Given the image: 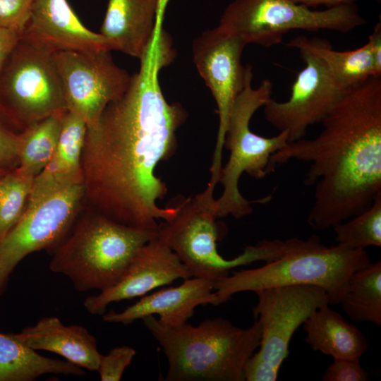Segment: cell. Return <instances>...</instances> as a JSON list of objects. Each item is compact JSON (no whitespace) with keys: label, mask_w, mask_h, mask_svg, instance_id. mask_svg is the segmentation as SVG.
<instances>
[{"label":"cell","mask_w":381,"mask_h":381,"mask_svg":"<svg viewBox=\"0 0 381 381\" xmlns=\"http://www.w3.org/2000/svg\"><path fill=\"white\" fill-rule=\"evenodd\" d=\"M35 178L20 172L17 167L0 179V240L23 216Z\"/></svg>","instance_id":"27"},{"label":"cell","mask_w":381,"mask_h":381,"mask_svg":"<svg viewBox=\"0 0 381 381\" xmlns=\"http://www.w3.org/2000/svg\"><path fill=\"white\" fill-rule=\"evenodd\" d=\"M332 229L337 244L351 249L381 247V193L363 212Z\"/></svg>","instance_id":"26"},{"label":"cell","mask_w":381,"mask_h":381,"mask_svg":"<svg viewBox=\"0 0 381 381\" xmlns=\"http://www.w3.org/2000/svg\"><path fill=\"white\" fill-rule=\"evenodd\" d=\"M49 252V269L68 277L79 291L105 290L121 279L137 251L157 231L120 224L88 207Z\"/></svg>","instance_id":"5"},{"label":"cell","mask_w":381,"mask_h":381,"mask_svg":"<svg viewBox=\"0 0 381 381\" xmlns=\"http://www.w3.org/2000/svg\"><path fill=\"white\" fill-rule=\"evenodd\" d=\"M66 111L52 55L21 38L0 72V113L21 132Z\"/></svg>","instance_id":"9"},{"label":"cell","mask_w":381,"mask_h":381,"mask_svg":"<svg viewBox=\"0 0 381 381\" xmlns=\"http://www.w3.org/2000/svg\"><path fill=\"white\" fill-rule=\"evenodd\" d=\"M49 373L85 375L83 368L72 363L37 353L13 333L0 332V381H32Z\"/></svg>","instance_id":"22"},{"label":"cell","mask_w":381,"mask_h":381,"mask_svg":"<svg viewBox=\"0 0 381 381\" xmlns=\"http://www.w3.org/2000/svg\"><path fill=\"white\" fill-rule=\"evenodd\" d=\"M62 116L42 119L20 132V172L35 179L46 167L57 145Z\"/></svg>","instance_id":"25"},{"label":"cell","mask_w":381,"mask_h":381,"mask_svg":"<svg viewBox=\"0 0 381 381\" xmlns=\"http://www.w3.org/2000/svg\"><path fill=\"white\" fill-rule=\"evenodd\" d=\"M15 337L36 351L55 353L81 368L97 371L102 354L96 338L80 325H65L56 317H44L23 328Z\"/></svg>","instance_id":"19"},{"label":"cell","mask_w":381,"mask_h":381,"mask_svg":"<svg viewBox=\"0 0 381 381\" xmlns=\"http://www.w3.org/2000/svg\"><path fill=\"white\" fill-rule=\"evenodd\" d=\"M9 170H6V169H4L0 168V179Z\"/></svg>","instance_id":"37"},{"label":"cell","mask_w":381,"mask_h":381,"mask_svg":"<svg viewBox=\"0 0 381 381\" xmlns=\"http://www.w3.org/2000/svg\"><path fill=\"white\" fill-rule=\"evenodd\" d=\"M321 123L316 138L288 143L270 158L272 171L291 159L310 163L307 222L317 230L363 212L381 193V76L349 87Z\"/></svg>","instance_id":"2"},{"label":"cell","mask_w":381,"mask_h":381,"mask_svg":"<svg viewBox=\"0 0 381 381\" xmlns=\"http://www.w3.org/2000/svg\"><path fill=\"white\" fill-rule=\"evenodd\" d=\"M173 52L156 43L141 59L125 93L109 103L87 126L81 166L84 205L120 224L157 231V221L176 216L179 205H157L167 193L155 175L157 164L177 147L176 131L187 113L169 103L158 74L174 59Z\"/></svg>","instance_id":"1"},{"label":"cell","mask_w":381,"mask_h":381,"mask_svg":"<svg viewBox=\"0 0 381 381\" xmlns=\"http://www.w3.org/2000/svg\"><path fill=\"white\" fill-rule=\"evenodd\" d=\"M246 44L236 34L218 25L202 32L193 42L195 67L216 102L219 127L210 167L211 177L219 179L222 150L229 114L242 90L246 66L241 62Z\"/></svg>","instance_id":"12"},{"label":"cell","mask_w":381,"mask_h":381,"mask_svg":"<svg viewBox=\"0 0 381 381\" xmlns=\"http://www.w3.org/2000/svg\"><path fill=\"white\" fill-rule=\"evenodd\" d=\"M369 375L359 360L334 358L321 377L322 381H367Z\"/></svg>","instance_id":"31"},{"label":"cell","mask_w":381,"mask_h":381,"mask_svg":"<svg viewBox=\"0 0 381 381\" xmlns=\"http://www.w3.org/2000/svg\"><path fill=\"white\" fill-rule=\"evenodd\" d=\"M339 304L352 321L381 325L380 260L370 262L351 275Z\"/></svg>","instance_id":"24"},{"label":"cell","mask_w":381,"mask_h":381,"mask_svg":"<svg viewBox=\"0 0 381 381\" xmlns=\"http://www.w3.org/2000/svg\"><path fill=\"white\" fill-rule=\"evenodd\" d=\"M253 71L246 66L243 87L233 104L225 133L224 147L230 152L229 159L222 168L219 181L223 186L217 199L218 217L229 215L239 219L253 212L252 203L266 202L270 197L250 201L243 198L238 189V181L246 172L255 179H261L272 172L270 158L289 143L286 131L267 138L253 133L250 121L255 111L271 99L272 82L262 80L258 87H252Z\"/></svg>","instance_id":"7"},{"label":"cell","mask_w":381,"mask_h":381,"mask_svg":"<svg viewBox=\"0 0 381 381\" xmlns=\"http://www.w3.org/2000/svg\"><path fill=\"white\" fill-rule=\"evenodd\" d=\"M305 341L314 351L333 358L359 360L368 341L359 329L329 304L314 310L303 323Z\"/></svg>","instance_id":"21"},{"label":"cell","mask_w":381,"mask_h":381,"mask_svg":"<svg viewBox=\"0 0 381 381\" xmlns=\"http://www.w3.org/2000/svg\"><path fill=\"white\" fill-rule=\"evenodd\" d=\"M193 277L186 265L157 236L135 253L119 282L85 298L84 307L91 314L104 315L112 302L145 296L177 279Z\"/></svg>","instance_id":"15"},{"label":"cell","mask_w":381,"mask_h":381,"mask_svg":"<svg viewBox=\"0 0 381 381\" xmlns=\"http://www.w3.org/2000/svg\"><path fill=\"white\" fill-rule=\"evenodd\" d=\"M136 353L128 346L115 347L107 355H102L97 372L102 381H119L125 369L131 364Z\"/></svg>","instance_id":"28"},{"label":"cell","mask_w":381,"mask_h":381,"mask_svg":"<svg viewBox=\"0 0 381 381\" xmlns=\"http://www.w3.org/2000/svg\"><path fill=\"white\" fill-rule=\"evenodd\" d=\"M279 369L265 361L257 351L246 361L243 366L245 380L247 381H276Z\"/></svg>","instance_id":"32"},{"label":"cell","mask_w":381,"mask_h":381,"mask_svg":"<svg viewBox=\"0 0 381 381\" xmlns=\"http://www.w3.org/2000/svg\"><path fill=\"white\" fill-rule=\"evenodd\" d=\"M162 29L158 0H108L99 34L111 51L141 60Z\"/></svg>","instance_id":"18"},{"label":"cell","mask_w":381,"mask_h":381,"mask_svg":"<svg viewBox=\"0 0 381 381\" xmlns=\"http://www.w3.org/2000/svg\"><path fill=\"white\" fill-rule=\"evenodd\" d=\"M373 57L374 76H381V23L377 22L368 36Z\"/></svg>","instance_id":"34"},{"label":"cell","mask_w":381,"mask_h":381,"mask_svg":"<svg viewBox=\"0 0 381 381\" xmlns=\"http://www.w3.org/2000/svg\"><path fill=\"white\" fill-rule=\"evenodd\" d=\"M254 292L258 302L253 313L262 327L258 352L279 370L289 356L293 334L314 310L329 304L327 296L313 285L272 286Z\"/></svg>","instance_id":"14"},{"label":"cell","mask_w":381,"mask_h":381,"mask_svg":"<svg viewBox=\"0 0 381 381\" xmlns=\"http://www.w3.org/2000/svg\"><path fill=\"white\" fill-rule=\"evenodd\" d=\"M296 3L305 5L309 8L325 6L327 8L354 4L358 0H291Z\"/></svg>","instance_id":"35"},{"label":"cell","mask_w":381,"mask_h":381,"mask_svg":"<svg viewBox=\"0 0 381 381\" xmlns=\"http://www.w3.org/2000/svg\"><path fill=\"white\" fill-rule=\"evenodd\" d=\"M21 38V33L0 26V72Z\"/></svg>","instance_id":"33"},{"label":"cell","mask_w":381,"mask_h":381,"mask_svg":"<svg viewBox=\"0 0 381 381\" xmlns=\"http://www.w3.org/2000/svg\"><path fill=\"white\" fill-rule=\"evenodd\" d=\"M87 123L75 113L67 110L61 118V128L54 155L35 179L30 197L46 194L59 188L83 182L82 153Z\"/></svg>","instance_id":"20"},{"label":"cell","mask_w":381,"mask_h":381,"mask_svg":"<svg viewBox=\"0 0 381 381\" xmlns=\"http://www.w3.org/2000/svg\"><path fill=\"white\" fill-rule=\"evenodd\" d=\"M169 0H158V20L162 24L166 8Z\"/></svg>","instance_id":"36"},{"label":"cell","mask_w":381,"mask_h":381,"mask_svg":"<svg viewBox=\"0 0 381 381\" xmlns=\"http://www.w3.org/2000/svg\"><path fill=\"white\" fill-rule=\"evenodd\" d=\"M377 2H380L381 0H375Z\"/></svg>","instance_id":"38"},{"label":"cell","mask_w":381,"mask_h":381,"mask_svg":"<svg viewBox=\"0 0 381 381\" xmlns=\"http://www.w3.org/2000/svg\"><path fill=\"white\" fill-rule=\"evenodd\" d=\"M370 262L365 249L326 246L315 235L307 240L291 238L289 248L277 259L260 267L233 271L215 281L213 306L240 292L289 285L319 286L325 291L329 306L338 305L351 275Z\"/></svg>","instance_id":"4"},{"label":"cell","mask_w":381,"mask_h":381,"mask_svg":"<svg viewBox=\"0 0 381 381\" xmlns=\"http://www.w3.org/2000/svg\"><path fill=\"white\" fill-rule=\"evenodd\" d=\"M84 182L29 197L16 224L0 240V296L18 264L27 255L50 252L68 234L84 206Z\"/></svg>","instance_id":"10"},{"label":"cell","mask_w":381,"mask_h":381,"mask_svg":"<svg viewBox=\"0 0 381 381\" xmlns=\"http://www.w3.org/2000/svg\"><path fill=\"white\" fill-rule=\"evenodd\" d=\"M217 183L210 180L202 192L181 201L176 216L161 222L157 229V237L178 256L192 277L214 283L227 277L234 267L277 259L286 251L291 243L290 238L264 240L246 246L233 259L222 257L217 241L224 236L225 230L217 221V205L214 198Z\"/></svg>","instance_id":"6"},{"label":"cell","mask_w":381,"mask_h":381,"mask_svg":"<svg viewBox=\"0 0 381 381\" xmlns=\"http://www.w3.org/2000/svg\"><path fill=\"white\" fill-rule=\"evenodd\" d=\"M22 38L49 54L110 50L99 33L87 29L67 0H34Z\"/></svg>","instance_id":"16"},{"label":"cell","mask_w":381,"mask_h":381,"mask_svg":"<svg viewBox=\"0 0 381 381\" xmlns=\"http://www.w3.org/2000/svg\"><path fill=\"white\" fill-rule=\"evenodd\" d=\"M19 135L0 113V168L11 170L18 167Z\"/></svg>","instance_id":"30"},{"label":"cell","mask_w":381,"mask_h":381,"mask_svg":"<svg viewBox=\"0 0 381 381\" xmlns=\"http://www.w3.org/2000/svg\"><path fill=\"white\" fill-rule=\"evenodd\" d=\"M34 0H0V26L23 34Z\"/></svg>","instance_id":"29"},{"label":"cell","mask_w":381,"mask_h":381,"mask_svg":"<svg viewBox=\"0 0 381 381\" xmlns=\"http://www.w3.org/2000/svg\"><path fill=\"white\" fill-rule=\"evenodd\" d=\"M305 63L294 82L289 98H272L263 107L266 120L286 131L289 143L303 138L310 126L321 123L346 90L317 56L299 52Z\"/></svg>","instance_id":"13"},{"label":"cell","mask_w":381,"mask_h":381,"mask_svg":"<svg viewBox=\"0 0 381 381\" xmlns=\"http://www.w3.org/2000/svg\"><path fill=\"white\" fill-rule=\"evenodd\" d=\"M213 289L214 282L190 277L178 286L161 289L145 295L121 312L111 310L104 314L103 320L128 325L138 319L157 314L159 316L158 322L163 326H179L193 315L197 306L214 304L216 296Z\"/></svg>","instance_id":"17"},{"label":"cell","mask_w":381,"mask_h":381,"mask_svg":"<svg viewBox=\"0 0 381 381\" xmlns=\"http://www.w3.org/2000/svg\"><path fill=\"white\" fill-rule=\"evenodd\" d=\"M287 46L308 52L319 58L335 78L345 87L374 76L370 44L347 51H337L325 40L309 39L298 35L291 40Z\"/></svg>","instance_id":"23"},{"label":"cell","mask_w":381,"mask_h":381,"mask_svg":"<svg viewBox=\"0 0 381 381\" xmlns=\"http://www.w3.org/2000/svg\"><path fill=\"white\" fill-rule=\"evenodd\" d=\"M355 4L315 10L291 0H234L224 9L219 25L246 44L276 45L294 30H327L346 33L366 24Z\"/></svg>","instance_id":"8"},{"label":"cell","mask_w":381,"mask_h":381,"mask_svg":"<svg viewBox=\"0 0 381 381\" xmlns=\"http://www.w3.org/2000/svg\"><path fill=\"white\" fill-rule=\"evenodd\" d=\"M142 320L167 359V381H244V364L261 340L258 320L245 329L222 318L171 327L154 315Z\"/></svg>","instance_id":"3"},{"label":"cell","mask_w":381,"mask_h":381,"mask_svg":"<svg viewBox=\"0 0 381 381\" xmlns=\"http://www.w3.org/2000/svg\"><path fill=\"white\" fill-rule=\"evenodd\" d=\"M67 110L94 124L111 102L122 96L131 76L114 61L110 50L52 54Z\"/></svg>","instance_id":"11"}]
</instances>
